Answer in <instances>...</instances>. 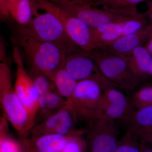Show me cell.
Returning <instances> with one entry per match:
<instances>
[{"mask_svg":"<svg viewBox=\"0 0 152 152\" xmlns=\"http://www.w3.org/2000/svg\"><path fill=\"white\" fill-rule=\"evenodd\" d=\"M18 42L31 68L40 71L54 82L57 72L64 67L67 52L56 44L23 33L19 32Z\"/></svg>","mask_w":152,"mask_h":152,"instance_id":"6da1fadb","label":"cell"},{"mask_svg":"<svg viewBox=\"0 0 152 152\" xmlns=\"http://www.w3.org/2000/svg\"><path fill=\"white\" fill-rule=\"evenodd\" d=\"M0 107L21 139L28 137L34 125L15 91L10 68L6 60L0 62Z\"/></svg>","mask_w":152,"mask_h":152,"instance_id":"7a4b0ae2","label":"cell"},{"mask_svg":"<svg viewBox=\"0 0 152 152\" xmlns=\"http://www.w3.org/2000/svg\"><path fill=\"white\" fill-rule=\"evenodd\" d=\"M34 15V17L28 24L19 25V32L56 44L64 49L68 53L80 50L70 39L62 22L54 14L47 12L39 14L36 9Z\"/></svg>","mask_w":152,"mask_h":152,"instance_id":"3957f363","label":"cell"},{"mask_svg":"<svg viewBox=\"0 0 152 152\" xmlns=\"http://www.w3.org/2000/svg\"><path fill=\"white\" fill-rule=\"evenodd\" d=\"M102 73L114 86L126 91H135L142 82L131 70L127 56L95 50L88 52Z\"/></svg>","mask_w":152,"mask_h":152,"instance_id":"277c9868","label":"cell"},{"mask_svg":"<svg viewBox=\"0 0 152 152\" xmlns=\"http://www.w3.org/2000/svg\"><path fill=\"white\" fill-rule=\"evenodd\" d=\"M54 4L68 13L78 18L91 28L109 23L125 21L141 14L117 11L104 7L99 9L82 0H59Z\"/></svg>","mask_w":152,"mask_h":152,"instance_id":"5b68a950","label":"cell"},{"mask_svg":"<svg viewBox=\"0 0 152 152\" xmlns=\"http://www.w3.org/2000/svg\"><path fill=\"white\" fill-rule=\"evenodd\" d=\"M103 93L100 85L94 80L79 81L73 94L66 100L67 106L72 110L79 121L88 125L100 117Z\"/></svg>","mask_w":152,"mask_h":152,"instance_id":"8992f818","label":"cell"},{"mask_svg":"<svg viewBox=\"0 0 152 152\" xmlns=\"http://www.w3.org/2000/svg\"><path fill=\"white\" fill-rule=\"evenodd\" d=\"M34 4L36 8L51 13L61 20L68 37L77 48L86 52L95 50L91 28L84 22L48 0H34Z\"/></svg>","mask_w":152,"mask_h":152,"instance_id":"52a82bcc","label":"cell"},{"mask_svg":"<svg viewBox=\"0 0 152 152\" xmlns=\"http://www.w3.org/2000/svg\"><path fill=\"white\" fill-rule=\"evenodd\" d=\"M13 58L16 66L14 89L34 124L39 108V96L32 80L25 69L20 49L15 45L13 48Z\"/></svg>","mask_w":152,"mask_h":152,"instance_id":"ba28073f","label":"cell"},{"mask_svg":"<svg viewBox=\"0 0 152 152\" xmlns=\"http://www.w3.org/2000/svg\"><path fill=\"white\" fill-rule=\"evenodd\" d=\"M86 133L90 152H115L119 141L115 121L99 117L89 124Z\"/></svg>","mask_w":152,"mask_h":152,"instance_id":"9c48e42d","label":"cell"},{"mask_svg":"<svg viewBox=\"0 0 152 152\" xmlns=\"http://www.w3.org/2000/svg\"><path fill=\"white\" fill-rule=\"evenodd\" d=\"M64 67L78 82L93 79L99 83L103 90L114 86L104 77L88 52L79 50L68 54Z\"/></svg>","mask_w":152,"mask_h":152,"instance_id":"30bf717a","label":"cell"},{"mask_svg":"<svg viewBox=\"0 0 152 152\" xmlns=\"http://www.w3.org/2000/svg\"><path fill=\"white\" fill-rule=\"evenodd\" d=\"M79 121L75 113L66 105L57 113L34 126L30 131L29 136L83 134L86 131L76 129Z\"/></svg>","mask_w":152,"mask_h":152,"instance_id":"8fae6325","label":"cell"},{"mask_svg":"<svg viewBox=\"0 0 152 152\" xmlns=\"http://www.w3.org/2000/svg\"><path fill=\"white\" fill-rule=\"evenodd\" d=\"M135 109L131 99L115 86L103 90L100 117L115 121L120 120L124 122Z\"/></svg>","mask_w":152,"mask_h":152,"instance_id":"7c38bea8","label":"cell"},{"mask_svg":"<svg viewBox=\"0 0 152 152\" xmlns=\"http://www.w3.org/2000/svg\"><path fill=\"white\" fill-rule=\"evenodd\" d=\"M68 136L46 134L21 139V152H60L65 145Z\"/></svg>","mask_w":152,"mask_h":152,"instance_id":"4fadbf2b","label":"cell"},{"mask_svg":"<svg viewBox=\"0 0 152 152\" xmlns=\"http://www.w3.org/2000/svg\"><path fill=\"white\" fill-rule=\"evenodd\" d=\"M150 34L149 25L129 35L120 37L113 43L98 50L112 54L128 56L132 52L148 39Z\"/></svg>","mask_w":152,"mask_h":152,"instance_id":"5bb4252c","label":"cell"},{"mask_svg":"<svg viewBox=\"0 0 152 152\" xmlns=\"http://www.w3.org/2000/svg\"><path fill=\"white\" fill-rule=\"evenodd\" d=\"M66 105V100L60 94L56 86L45 96L39 99V108L36 114L34 126L57 113Z\"/></svg>","mask_w":152,"mask_h":152,"instance_id":"9a60e30c","label":"cell"},{"mask_svg":"<svg viewBox=\"0 0 152 152\" xmlns=\"http://www.w3.org/2000/svg\"><path fill=\"white\" fill-rule=\"evenodd\" d=\"M124 22L109 23L91 28L95 50L107 46L121 37Z\"/></svg>","mask_w":152,"mask_h":152,"instance_id":"2e32d148","label":"cell"},{"mask_svg":"<svg viewBox=\"0 0 152 152\" xmlns=\"http://www.w3.org/2000/svg\"><path fill=\"white\" fill-rule=\"evenodd\" d=\"M131 70L142 82L149 78V72L152 56L145 47L140 46L128 56Z\"/></svg>","mask_w":152,"mask_h":152,"instance_id":"e0dca14e","label":"cell"},{"mask_svg":"<svg viewBox=\"0 0 152 152\" xmlns=\"http://www.w3.org/2000/svg\"><path fill=\"white\" fill-rule=\"evenodd\" d=\"M124 123L133 133L152 129V105L135 109Z\"/></svg>","mask_w":152,"mask_h":152,"instance_id":"ac0fdd59","label":"cell"},{"mask_svg":"<svg viewBox=\"0 0 152 152\" xmlns=\"http://www.w3.org/2000/svg\"><path fill=\"white\" fill-rule=\"evenodd\" d=\"M54 83L60 94L66 100L73 94L78 81L63 67L57 72Z\"/></svg>","mask_w":152,"mask_h":152,"instance_id":"d6986e66","label":"cell"},{"mask_svg":"<svg viewBox=\"0 0 152 152\" xmlns=\"http://www.w3.org/2000/svg\"><path fill=\"white\" fill-rule=\"evenodd\" d=\"M35 7L31 0H18L10 17L20 26L28 24L32 19Z\"/></svg>","mask_w":152,"mask_h":152,"instance_id":"ffe728a7","label":"cell"},{"mask_svg":"<svg viewBox=\"0 0 152 152\" xmlns=\"http://www.w3.org/2000/svg\"><path fill=\"white\" fill-rule=\"evenodd\" d=\"M28 72L37 91L39 99L45 96L46 95L56 86L55 83L40 71L30 68Z\"/></svg>","mask_w":152,"mask_h":152,"instance_id":"44dd1931","label":"cell"},{"mask_svg":"<svg viewBox=\"0 0 152 152\" xmlns=\"http://www.w3.org/2000/svg\"><path fill=\"white\" fill-rule=\"evenodd\" d=\"M131 102L136 110L152 105V83L140 86L133 93Z\"/></svg>","mask_w":152,"mask_h":152,"instance_id":"7402d4cb","label":"cell"},{"mask_svg":"<svg viewBox=\"0 0 152 152\" xmlns=\"http://www.w3.org/2000/svg\"><path fill=\"white\" fill-rule=\"evenodd\" d=\"M141 143L137 137L129 130H127L119 140L114 152H141Z\"/></svg>","mask_w":152,"mask_h":152,"instance_id":"603a6c76","label":"cell"},{"mask_svg":"<svg viewBox=\"0 0 152 152\" xmlns=\"http://www.w3.org/2000/svg\"><path fill=\"white\" fill-rule=\"evenodd\" d=\"M146 16L145 14H141L139 16L129 19L124 22L121 37L137 32L148 25Z\"/></svg>","mask_w":152,"mask_h":152,"instance_id":"cb8c5ba5","label":"cell"},{"mask_svg":"<svg viewBox=\"0 0 152 152\" xmlns=\"http://www.w3.org/2000/svg\"><path fill=\"white\" fill-rule=\"evenodd\" d=\"M82 134L68 135L65 145L60 152H84L87 142L82 137Z\"/></svg>","mask_w":152,"mask_h":152,"instance_id":"d4e9b609","label":"cell"},{"mask_svg":"<svg viewBox=\"0 0 152 152\" xmlns=\"http://www.w3.org/2000/svg\"><path fill=\"white\" fill-rule=\"evenodd\" d=\"M145 0H109L102 4L104 7L119 11L132 10L136 6Z\"/></svg>","mask_w":152,"mask_h":152,"instance_id":"484cf974","label":"cell"},{"mask_svg":"<svg viewBox=\"0 0 152 152\" xmlns=\"http://www.w3.org/2000/svg\"><path fill=\"white\" fill-rule=\"evenodd\" d=\"M0 152H21L20 145L19 142L7 136L0 143Z\"/></svg>","mask_w":152,"mask_h":152,"instance_id":"4316f807","label":"cell"},{"mask_svg":"<svg viewBox=\"0 0 152 152\" xmlns=\"http://www.w3.org/2000/svg\"><path fill=\"white\" fill-rule=\"evenodd\" d=\"M134 134L137 137L141 143L152 147V130Z\"/></svg>","mask_w":152,"mask_h":152,"instance_id":"83f0119b","label":"cell"},{"mask_svg":"<svg viewBox=\"0 0 152 152\" xmlns=\"http://www.w3.org/2000/svg\"><path fill=\"white\" fill-rule=\"evenodd\" d=\"M10 17V16L7 7L6 0H0V18L6 20Z\"/></svg>","mask_w":152,"mask_h":152,"instance_id":"f1b7e54d","label":"cell"},{"mask_svg":"<svg viewBox=\"0 0 152 152\" xmlns=\"http://www.w3.org/2000/svg\"><path fill=\"white\" fill-rule=\"evenodd\" d=\"M8 121L3 115L0 117V139L7 136V132L8 129Z\"/></svg>","mask_w":152,"mask_h":152,"instance_id":"f546056e","label":"cell"},{"mask_svg":"<svg viewBox=\"0 0 152 152\" xmlns=\"http://www.w3.org/2000/svg\"><path fill=\"white\" fill-rule=\"evenodd\" d=\"M7 50L5 44L0 36V62L6 60Z\"/></svg>","mask_w":152,"mask_h":152,"instance_id":"4dcf8cb0","label":"cell"},{"mask_svg":"<svg viewBox=\"0 0 152 152\" xmlns=\"http://www.w3.org/2000/svg\"><path fill=\"white\" fill-rule=\"evenodd\" d=\"M18 1V0H6L10 16L13 11Z\"/></svg>","mask_w":152,"mask_h":152,"instance_id":"1f68e13d","label":"cell"},{"mask_svg":"<svg viewBox=\"0 0 152 152\" xmlns=\"http://www.w3.org/2000/svg\"><path fill=\"white\" fill-rule=\"evenodd\" d=\"M145 48L146 49L148 52L152 56V35H150L148 38V41L147 43L145 45Z\"/></svg>","mask_w":152,"mask_h":152,"instance_id":"d6a6232c","label":"cell"},{"mask_svg":"<svg viewBox=\"0 0 152 152\" xmlns=\"http://www.w3.org/2000/svg\"><path fill=\"white\" fill-rule=\"evenodd\" d=\"M87 3H89L93 6H95L98 5H101L103 3L109 0H82Z\"/></svg>","mask_w":152,"mask_h":152,"instance_id":"836d02e7","label":"cell"},{"mask_svg":"<svg viewBox=\"0 0 152 152\" xmlns=\"http://www.w3.org/2000/svg\"><path fill=\"white\" fill-rule=\"evenodd\" d=\"M141 152H152V147L141 144Z\"/></svg>","mask_w":152,"mask_h":152,"instance_id":"e575fe53","label":"cell"},{"mask_svg":"<svg viewBox=\"0 0 152 152\" xmlns=\"http://www.w3.org/2000/svg\"><path fill=\"white\" fill-rule=\"evenodd\" d=\"M145 14L146 16H148L149 19L150 23L149 25L152 26V5L151 6L149 10Z\"/></svg>","mask_w":152,"mask_h":152,"instance_id":"d590c367","label":"cell"},{"mask_svg":"<svg viewBox=\"0 0 152 152\" xmlns=\"http://www.w3.org/2000/svg\"><path fill=\"white\" fill-rule=\"evenodd\" d=\"M149 77H152V59L151 66H150L149 72Z\"/></svg>","mask_w":152,"mask_h":152,"instance_id":"8d00e7d4","label":"cell"},{"mask_svg":"<svg viewBox=\"0 0 152 152\" xmlns=\"http://www.w3.org/2000/svg\"><path fill=\"white\" fill-rule=\"evenodd\" d=\"M149 26L150 28L149 35H152V26H150L149 25Z\"/></svg>","mask_w":152,"mask_h":152,"instance_id":"74e56055","label":"cell"},{"mask_svg":"<svg viewBox=\"0 0 152 152\" xmlns=\"http://www.w3.org/2000/svg\"><path fill=\"white\" fill-rule=\"evenodd\" d=\"M50 1L52 3H55L56 2L58 1L59 0H48Z\"/></svg>","mask_w":152,"mask_h":152,"instance_id":"f35d334b","label":"cell"},{"mask_svg":"<svg viewBox=\"0 0 152 152\" xmlns=\"http://www.w3.org/2000/svg\"><path fill=\"white\" fill-rule=\"evenodd\" d=\"M5 137H4L0 139V143H1V141L3 139H4V138Z\"/></svg>","mask_w":152,"mask_h":152,"instance_id":"ab89813d","label":"cell"},{"mask_svg":"<svg viewBox=\"0 0 152 152\" xmlns=\"http://www.w3.org/2000/svg\"><path fill=\"white\" fill-rule=\"evenodd\" d=\"M151 130H152V129L148 130H146V131Z\"/></svg>","mask_w":152,"mask_h":152,"instance_id":"60d3db41","label":"cell"},{"mask_svg":"<svg viewBox=\"0 0 152 152\" xmlns=\"http://www.w3.org/2000/svg\"></svg>","mask_w":152,"mask_h":152,"instance_id":"b9f144b4","label":"cell"},{"mask_svg":"<svg viewBox=\"0 0 152 152\" xmlns=\"http://www.w3.org/2000/svg\"></svg>","mask_w":152,"mask_h":152,"instance_id":"7bdbcfd3","label":"cell"}]
</instances>
